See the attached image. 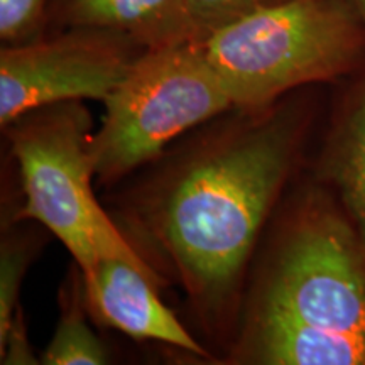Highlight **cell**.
<instances>
[{
	"label": "cell",
	"mask_w": 365,
	"mask_h": 365,
	"mask_svg": "<svg viewBox=\"0 0 365 365\" xmlns=\"http://www.w3.org/2000/svg\"><path fill=\"white\" fill-rule=\"evenodd\" d=\"M239 112L173 158L132 205L134 234L170 264L210 327L235 308L250 255L314 120L307 97Z\"/></svg>",
	"instance_id": "6da1fadb"
},
{
	"label": "cell",
	"mask_w": 365,
	"mask_h": 365,
	"mask_svg": "<svg viewBox=\"0 0 365 365\" xmlns=\"http://www.w3.org/2000/svg\"><path fill=\"white\" fill-rule=\"evenodd\" d=\"M247 318L365 341V244L335 196L314 180L282 213Z\"/></svg>",
	"instance_id": "7a4b0ae2"
},
{
	"label": "cell",
	"mask_w": 365,
	"mask_h": 365,
	"mask_svg": "<svg viewBox=\"0 0 365 365\" xmlns=\"http://www.w3.org/2000/svg\"><path fill=\"white\" fill-rule=\"evenodd\" d=\"M234 108L259 110L291 91L340 83L365 65V22L349 0H287L195 43Z\"/></svg>",
	"instance_id": "3957f363"
},
{
	"label": "cell",
	"mask_w": 365,
	"mask_h": 365,
	"mask_svg": "<svg viewBox=\"0 0 365 365\" xmlns=\"http://www.w3.org/2000/svg\"><path fill=\"white\" fill-rule=\"evenodd\" d=\"M4 130L19 166L26 198L16 222L33 220L48 228L83 274L103 257L122 259L161 284L159 274L95 198L90 149L93 130L83 102L34 108Z\"/></svg>",
	"instance_id": "277c9868"
},
{
	"label": "cell",
	"mask_w": 365,
	"mask_h": 365,
	"mask_svg": "<svg viewBox=\"0 0 365 365\" xmlns=\"http://www.w3.org/2000/svg\"><path fill=\"white\" fill-rule=\"evenodd\" d=\"M103 103L102 125L90 140L95 178L103 185L154 161L181 134L234 108L195 43L145 48Z\"/></svg>",
	"instance_id": "5b68a950"
},
{
	"label": "cell",
	"mask_w": 365,
	"mask_h": 365,
	"mask_svg": "<svg viewBox=\"0 0 365 365\" xmlns=\"http://www.w3.org/2000/svg\"><path fill=\"white\" fill-rule=\"evenodd\" d=\"M129 36L71 29L0 51V125L46 105L100 100L120 85L144 51Z\"/></svg>",
	"instance_id": "8992f818"
},
{
	"label": "cell",
	"mask_w": 365,
	"mask_h": 365,
	"mask_svg": "<svg viewBox=\"0 0 365 365\" xmlns=\"http://www.w3.org/2000/svg\"><path fill=\"white\" fill-rule=\"evenodd\" d=\"M86 307L105 327L208 359V352L158 296L148 274L122 259L103 257L83 274Z\"/></svg>",
	"instance_id": "52a82bcc"
},
{
	"label": "cell",
	"mask_w": 365,
	"mask_h": 365,
	"mask_svg": "<svg viewBox=\"0 0 365 365\" xmlns=\"http://www.w3.org/2000/svg\"><path fill=\"white\" fill-rule=\"evenodd\" d=\"M341 83L313 180L335 196L365 244V65Z\"/></svg>",
	"instance_id": "ba28073f"
},
{
	"label": "cell",
	"mask_w": 365,
	"mask_h": 365,
	"mask_svg": "<svg viewBox=\"0 0 365 365\" xmlns=\"http://www.w3.org/2000/svg\"><path fill=\"white\" fill-rule=\"evenodd\" d=\"M180 0H56L54 17L68 29H97L129 36L153 48Z\"/></svg>",
	"instance_id": "9c48e42d"
},
{
	"label": "cell",
	"mask_w": 365,
	"mask_h": 365,
	"mask_svg": "<svg viewBox=\"0 0 365 365\" xmlns=\"http://www.w3.org/2000/svg\"><path fill=\"white\" fill-rule=\"evenodd\" d=\"M61 314L41 364L46 365H103L108 362L102 340L88 325L83 272L76 266L63 286Z\"/></svg>",
	"instance_id": "30bf717a"
},
{
	"label": "cell",
	"mask_w": 365,
	"mask_h": 365,
	"mask_svg": "<svg viewBox=\"0 0 365 365\" xmlns=\"http://www.w3.org/2000/svg\"><path fill=\"white\" fill-rule=\"evenodd\" d=\"M284 2L287 0H180L156 46L198 43L237 21Z\"/></svg>",
	"instance_id": "8fae6325"
},
{
	"label": "cell",
	"mask_w": 365,
	"mask_h": 365,
	"mask_svg": "<svg viewBox=\"0 0 365 365\" xmlns=\"http://www.w3.org/2000/svg\"><path fill=\"white\" fill-rule=\"evenodd\" d=\"M34 232H9L0 245V333L7 330L14 312L19 307V291L24 274L38 250Z\"/></svg>",
	"instance_id": "7c38bea8"
},
{
	"label": "cell",
	"mask_w": 365,
	"mask_h": 365,
	"mask_svg": "<svg viewBox=\"0 0 365 365\" xmlns=\"http://www.w3.org/2000/svg\"><path fill=\"white\" fill-rule=\"evenodd\" d=\"M48 0H0V38L7 44L36 39Z\"/></svg>",
	"instance_id": "4fadbf2b"
},
{
	"label": "cell",
	"mask_w": 365,
	"mask_h": 365,
	"mask_svg": "<svg viewBox=\"0 0 365 365\" xmlns=\"http://www.w3.org/2000/svg\"><path fill=\"white\" fill-rule=\"evenodd\" d=\"M0 359L4 365H34L41 362L27 339L26 319L21 304L14 312L7 330L0 333Z\"/></svg>",
	"instance_id": "5bb4252c"
},
{
	"label": "cell",
	"mask_w": 365,
	"mask_h": 365,
	"mask_svg": "<svg viewBox=\"0 0 365 365\" xmlns=\"http://www.w3.org/2000/svg\"><path fill=\"white\" fill-rule=\"evenodd\" d=\"M350 4H352L355 11L359 12V16L362 17V21L365 22V0H349Z\"/></svg>",
	"instance_id": "9a60e30c"
}]
</instances>
